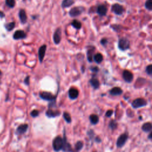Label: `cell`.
<instances>
[{"label":"cell","mask_w":152,"mask_h":152,"mask_svg":"<svg viewBox=\"0 0 152 152\" xmlns=\"http://www.w3.org/2000/svg\"><path fill=\"white\" fill-rule=\"evenodd\" d=\"M63 145H64V140L60 136L55 137L53 140L52 146L55 151H60L63 148Z\"/></svg>","instance_id":"1"},{"label":"cell","mask_w":152,"mask_h":152,"mask_svg":"<svg viewBox=\"0 0 152 152\" xmlns=\"http://www.w3.org/2000/svg\"><path fill=\"white\" fill-rule=\"evenodd\" d=\"M118 47L122 51H125L130 47V42L128 39L122 38L120 39L118 42Z\"/></svg>","instance_id":"2"},{"label":"cell","mask_w":152,"mask_h":152,"mask_svg":"<svg viewBox=\"0 0 152 152\" xmlns=\"http://www.w3.org/2000/svg\"><path fill=\"white\" fill-rule=\"evenodd\" d=\"M83 11V8L81 7H76L71 9L70 11L69 14L72 17H76L77 16H80Z\"/></svg>","instance_id":"3"},{"label":"cell","mask_w":152,"mask_h":152,"mask_svg":"<svg viewBox=\"0 0 152 152\" xmlns=\"http://www.w3.org/2000/svg\"><path fill=\"white\" fill-rule=\"evenodd\" d=\"M147 105V102L146 100L142 98H138L134 100L132 103V106L134 108H139V107H143Z\"/></svg>","instance_id":"4"},{"label":"cell","mask_w":152,"mask_h":152,"mask_svg":"<svg viewBox=\"0 0 152 152\" xmlns=\"http://www.w3.org/2000/svg\"><path fill=\"white\" fill-rule=\"evenodd\" d=\"M61 28H58V29L55 30V32L53 34V42L55 44H59L60 43L61 41Z\"/></svg>","instance_id":"5"},{"label":"cell","mask_w":152,"mask_h":152,"mask_svg":"<svg viewBox=\"0 0 152 152\" xmlns=\"http://www.w3.org/2000/svg\"><path fill=\"white\" fill-rule=\"evenodd\" d=\"M40 97L44 100H48V101H52L55 99V96L53 95L52 93L50 92H43L40 93Z\"/></svg>","instance_id":"6"},{"label":"cell","mask_w":152,"mask_h":152,"mask_svg":"<svg viewBox=\"0 0 152 152\" xmlns=\"http://www.w3.org/2000/svg\"><path fill=\"white\" fill-rule=\"evenodd\" d=\"M128 139V135L127 134H123L121 135L120 137L118 139L117 142H116V145L118 147H122L125 144V142L127 141Z\"/></svg>","instance_id":"7"},{"label":"cell","mask_w":152,"mask_h":152,"mask_svg":"<svg viewBox=\"0 0 152 152\" xmlns=\"http://www.w3.org/2000/svg\"><path fill=\"white\" fill-rule=\"evenodd\" d=\"M112 10L114 13H115L117 15L122 14L124 12V8L122 6L118 4H114L112 7Z\"/></svg>","instance_id":"8"},{"label":"cell","mask_w":152,"mask_h":152,"mask_svg":"<svg viewBox=\"0 0 152 152\" xmlns=\"http://www.w3.org/2000/svg\"><path fill=\"white\" fill-rule=\"evenodd\" d=\"M122 77L123 79H124V80L128 83L131 82L133 79V74L130 71H128V70L124 71L122 73Z\"/></svg>","instance_id":"9"},{"label":"cell","mask_w":152,"mask_h":152,"mask_svg":"<svg viewBox=\"0 0 152 152\" xmlns=\"http://www.w3.org/2000/svg\"><path fill=\"white\" fill-rule=\"evenodd\" d=\"M26 37V34L23 30H17V31L15 32L13 35V38L15 40L24 39Z\"/></svg>","instance_id":"10"},{"label":"cell","mask_w":152,"mask_h":152,"mask_svg":"<svg viewBox=\"0 0 152 152\" xmlns=\"http://www.w3.org/2000/svg\"><path fill=\"white\" fill-rule=\"evenodd\" d=\"M46 50V45H43L42 46H41V47L39 49L38 55H39V61H40L41 62L43 61L44 57H45V55Z\"/></svg>","instance_id":"11"},{"label":"cell","mask_w":152,"mask_h":152,"mask_svg":"<svg viewBox=\"0 0 152 152\" xmlns=\"http://www.w3.org/2000/svg\"><path fill=\"white\" fill-rule=\"evenodd\" d=\"M79 91L76 88L72 87L70 89L68 92V95L70 99H76L79 96Z\"/></svg>","instance_id":"12"},{"label":"cell","mask_w":152,"mask_h":152,"mask_svg":"<svg viewBox=\"0 0 152 152\" xmlns=\"http://www.w3.org/2000/svg\"><path fill=\"white\" fill-rule=\"evenodd\" d=\"M97 13L100 16H104L107 13V8L104 5H100L98 6L97 9Z\"/></svg>","instance_id":"13"},{"label":"cell","mask_w":152,"mask_h":152,"mask_svg":"<svg viewBox=\"0 0 152 152\" xmlns=\"http://www.w3.org/2000/svg\"><path fill=\"white\" fill-rule=\"evenodd\" d=\"M28 128L27 124H22L17 128L16 132H17V134H23L26 132V131Z\"/></svg>","instance_id":"14"},{"label":"cell","mask_w":152,"mask_h":152,"mask_svg":"<svg viewBox=\"0 0 152 152\" xmlns=\"http://www.w3.org/2000/svg\"><path fill=\"white\" fill-rule=\"evenodd\" d=\"M19 17L21 22H22L23 24H24V23H26L27 17L26 11L24 10H20L19 12Z\"/></svg>","instance_id":"15"},{"label":"cell","mask_w":152,"mask_h":152,"mask_svg":"<svg viewBox=\"0 0 152 152\" xmlns=\"http://www.w3.org/2000/svg\"><path fill=\"white\" fill-rule=\"evenodd\" d=\"M46 115H47L48 117H50V118L56 117V116L60 115V112L59 111H53V110L50 109L48 110L47 112H46Z\"/></svg>","instance_id":"16"},{"label":"cell","mask_w":152,"mask_h":152,"mask_svg":"<svg viewBox=\"0 0 152 152\" xmlns=\"http://www.w3.org/2000/svg\"><path fill=\"white\" fill-rule=\"evenodd\" d=\"M110 93L111 95H114V96H118L120 95L122 93V90L121 88L118 87H114L113 89H112L110 91Z\"/></svg>","instance_id":"17"},{"label":"cell","mask_w":152,"mask_h":152,"mask_svg":"<svg viewBox=\"0 0 152 152\" xmlns=\"http://www.w3.org/2000/svg\"><path fill=\"white\" fill-rule=\"evenodd\" d=\"M74 3V0H63L61 6L62 8H67L71 6Z\"/></svg>","instance_id":"18"},{"label":"cell","mask_w":152,"mask_h":152,"mask_svg":"<svg viewBox=\"0 0 152 152\" xmlns=\"http://www.w3.org/2000/svg\"><path fill=\"white\" fill-rule=\"evenodd\" d=\"M142 130L145 132H149L152 130V125L151 123L147 122L142 125Z\"/></svg>","instance_id":"19"},{"label":"cell","mask_w":152,"mask_h":152,"mask_svg":"<svg viewBox=\"0 0 152 152\" xmlns=\"http://www.w3.org/2000/svg\"><path fill=\"white\" fill-rule=\"evenodd\" d=\"M90 83L91 84V85H92L93 87L95 89H97L99 88V85H100V83H99V80H97L96 79H95V78H93L90 80Z\"/></svg>","instance_id":"20"},{"label":"cell","mask_w":152,"mask_h":152,"mask_svg":"<svg viewBox=\"0 0 152 152\" xmlns=\"http://www.w3.org/2000/svg\"><path fill=\"white\" fill-rule=\"evenodd\" d=\"M90 121L91 123L93 124H96L99 122V118L97 115H95V114H93V115L90 116Z\"/></svg>","instance_id":"21"},{"label":"cell","mask_w":152,"mask_h":152,"mask_svg":"<svg viewBox=\"0 0 152 152\" xmlns=\"http://www.w3.org/2000/svg\"><path fill=\"white\" fill-rule=\"evenodd\" d=\"M94 60L95 61V62L97 63V64H99V63L103 61V56L101 53H96L94 56Z\"/></svg>","instance_id":"22"},{"label":"cell","mask_w":152,"mask_h":152,"mask_svg":"<svg viewBox=\"0 0 152 152\" xmlns=\"http://www.w3.org/2000/svg\"><path fill=\"white\" fill-rule=\"evenodd\" d=\"M71 25L77 29H80L81 27V23L78 20H74L71 23Z\"/></svg>","instance_id":"23"},{"label":"cell","mask_w":152,"mask_h":152,"mask_svg":"<svg viewBox=\"0 0 152 152\" xmlns=\"http://www.w3.org/2000/svg\"><path fill=\"white\" fill-rule=\"evenodd\" d=\"M6 29L8 30V31H11L15 27V23L14 22H11L9 23L8 24H6L5 25Z\"/></svg>","instance_id":"24"},{"label":"cell","mask_w":152,"mask_h":152,"mask_svg":"<svg viewBox=\"0 0 152 152\" xmlns=\"http://www.w3.org/2000/svg\"><path fill=\"white\" fill-rule=\"evenodd\" d=\"M6 4L8 7L13 8L15 6V0H6Z\"/></svg>","instance_id":"25"},{"label":"cell","mask_w":152,"mask_h":152,"mask_svg":"<svg viewBox=\"0 0 152 152\" xmlns=\"http://www.w3.org/2000/svg\"><path fill=\"white\" fill-rule=\"evenodd\" d=\"M63 116H64V120L66 121L68 123L71 122V118L68 113H67V112H64V114H63Z\"/></svg>","instance_id":"26"},{"label":"cell","mask_w":152,"mask_h":152,"mask_svg":"<svg viewBox=\"0 0 152 152\" xmlns=\"http://www.w3.org/2000/svg\"><path fill=\"white\" fill-rule=\"evenodd\" d=\"M83 144L82 141H79L78 142H77V143L75 145V149H76V150L79 151L80 150L83 148Z\"/></svg>","instance_id":"27"},{"label":"cell","mask_w":152,"mask_h":152,"mask_svg":"<svg viewBox=\"0 0 152 152\" xmlns=\"http://www.w3.org/2000/svg\"><path fill=\"white\" fill-rule=\"evenodd\" d=\"M145 7L149 10H152V0H147L145 3Z\"/></svg>","instance_id":"28"},{"label":"cell","mask_w":152,"mask_h":152,"mask_svg":"<svg viewBox=\"0 0 152 152\" xmlns=\"http://www.w3.org/2000/svg\"><path fill=\"white\" fill-rule=\"evenodd\" d=\"M109 125V127L111 128V129L114 130V129H115L116 127H117V123L115 121L112 120L111 121V122H110Z\"/></svg>","instance_id":"29"},{"label":"cell","mask_w":152,"mask_h":152,"mask_svg":"<svg viewBox=\"0 0 152 152\" xmlns=\"http://www.w3.org/2000/svg\"><path fill=\"white\" fill-rule=\"evenodd\" d=\"M93 53V50L88 51V52H87V59H88L89 61V62H92V61Z\"/></svg>","instance_id":"30"},{"label":"cell","mask_w":152,"mask_h":152,"mask_svg":"<svg viewBox=\"0 0 152 152\" xmlns=\"http://www.w3.org/2000/svg\"><path fill=\"white\" fill-rule=\"evenodd\" d=\"M39 111H37V110H33V111L31 112L30 115H31L32 117H36V116L39 115Z\"/></svg>","instance_id":"31"},{"label":"cell","mask_w":152,"mask_h":152,"mask_svg":"<svg viewBox=\"0 0 152 152\" xmlns=\"http://www.w3.org/2000/svg\"><path fill=\"white\" fill-rule=\"evenodd\" d=\"M146 72L147 74H152V64L149 65L146 67Z\"/></svg>","instance_id":"32"},{"label":"cell","mask_w":152,"mask_h":152,"mask_svg":"<svg viewBox=\"0 0 152 152\" xmlns=\"http://www.w3.org/2000/svg\"><path fill=\"white\" fill-rule=\"evenodd\" d=\"M112 114H113V111H112V110H109V111L106 112V116L107 117H110V116H111Z\"/></svg>","instance_id":"33"},{"label":"cell","mask_w":152,"mask_h":152,"mask_svg":"<svg viewBox=\"0 0 152 152\" xmlns=\"http://www.w3.org/2000/svg\"><path fill=\"white\" fill-rule=\"evenodd\" d=\"M100 43H101L102 45H106V44H107V41L106 40V39H102L101 41H100Z\"/></svg>","instance_id":"34"},{"label":"cell","mask_w":152,"mask_h":152,"mask_svg":"<svg viewBox=\"0 0 152 152\" xmlns=\"http://www.w3.org/2000/svg\"><path fill=\"white\" fill-rule=\"evenodd\" d=\"M29 80H30V79H29V76H27V77H26L25 80H24V83L26 84V85H29V82H30Z\"/></svg>","instance_id":"35"},{"label":"cell","mask_w":152,"mask_h":152,"mask_svg":"<svg viewBox=\"0 0 152 152\" xmlns=\"http://www.w3.org/2000/svg\"><path fill=\"white\" fill-rule=\"evenodd\" d=\"M91 70H92V71H94V72H97L98 71H99V68H98L96 67L92 68V69H91Z\"/></svg>","instance_id":"36"},{"label":"cell","mask_w":152,"mask_h":152,"mask_svg":"<svg viewBox=\"0 0 152 152\" xmlns=\"http://www.w3.org/2000/svg\"><path fill=\"white\" fill-rule=\"evenodd\" d=\"M5 17V14H4L3 11H0V17L1 18H3Z\"/></svg>","instance_id":"37"},{"label":"cell","mask_w":152,"mask_h":152,"mask_svg":"<svg viewBox=\"0 0 152 152\" xmlns=\"http://www.w3.org/2000/svg\"><path fill=\"white\" fill-rule=\"evenodd\" d=\"M149 139H152V131L150 133V134L149 135Z\"/></svg>","instance_id":"38"},{"label":"cell","mask_w":152,"mask_h":152,"mask_svg":"<svg viewBox=\"0 0 152 152\" xmlns=\"http://www.w3.org/2000/svg\"><path fill=\"white\" fill-rule=\"evenodd\" d=\"M1 74H2V72H1V70H0V76H1Z\"/></svg>","instance_id":"39"}]
</instances>
